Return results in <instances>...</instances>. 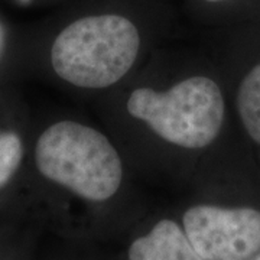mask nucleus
<instances>
[{
	"label": "nucleus",
	"instance_id": "6",
	"mask_svg": "<svg viewBox=\"0 0 260 260\" xmlns=\"http://www.w3.org/2000/svg\"><path fill=\"white\" fill-rule=\"evenodd\" d=\"M237 107L247 133L260 145V64L256 65L240 84Z\"/></svg>",
	"mask_w": 260,
	"mask_h": 260
},
{
	"label": "nucleus",
	"instance_id": "2",
	"mask_svg": "<svg viewBox=\"0 0 260 260\" xmlns=\"http://www.w3.org/2000/svg\"><path fill=\"white\" fill-rule=\"evenodd\" d=\"M35 159L48 179L91 201L117 192L123 167L106 136L75 121H58L38 139Z\"/></svg>",
	"mask_w": 260,
	"mask_h": 260
},
{
	"label": "nucleus",
	"instance_id": "8",
	"mask_svg": "<svg viewBox=\"0 0 260 260\" xmlns=\"http://www.w3.org/2000/svg\"><path fill=\"white\" fill-rule=\"evenodd\" d=\"M249 260H260V251H259V253H257V254H254L253 257H250V259H249Z\"/></svg>",
	"mask_w": 260,
	"mask_h": 260
},
{
	"label": "nucleus",
	"instance_id": "7",
	"mask_svg": "<svg viewBox=\"0 0 260 260\" xmlns=\"http://www.w3.org/2000/svg\"><path fill=\"white\" fill-rule=\"evenodd\" d=\"M23 155L22 142L16 133H0V188L5 185L20 165Z\"/></svg>",
	"mask_w": 260,
	"mask_h": 260
},
{
	"label": "nucleus",
	"instance_id": "4",
	"mask_svg": "<svg viewBox=\"0 0 260 260\" xmlns=\"http://www.w3.org/2000/svg\"><path fill=\"white\" fill-rule=\"evenodd\" d=\"M184 232L205 260H249L260 251V211L197 205L184 215Z\"/></svg>",
	"mask_w": 260,
	"mask_h": 260
},
{
	"label": "nucleus",
	"instance_id": "9",
	"mask_svg": "<svg viewBox=\"0 0 260 260\" xmlns=\"http://www.w3.org/2000/svg\"><path fill=\"white\" fill-rule=\"evenodd\" d=\"M0 45H2V32H0Z\"/></svg>",
	"mask_w": 260,
	"mask_h": 260
},
{
	"label": "nucleus",
	"instance_id": "5",
	"mask_svg": "<svg viewBox=\"0 0 260 260\" xmlns=\"http://www.w3.org/2000/svg\"><path fill=\"white\" fill-rule=\"evenodd\" d=\"M129 260H205L175 221L162 220L152 232L135 240Z\"/></svg>",
	"mask_w": 260,
	"mask_h": 260
},
{
	"label": "nucleus",
	"instance_id": "10",
	"mask_svg": "<svg viewBox=\"0 0 260 260\" xmlns=\"http://www.w3.org/2000/svg\"><path fill=\"white\" fill-rule=\"evenodd\" d=\"M207 2H220V0H207Z\"/></svg>",
	"mask_w": 260,
	"mask_h": 260
},
{
	"label": "nucleus",
	"instance_id": "3",
	"mask_svg": "<svg viewBox=\"0 0 260 260\" xmlns=\"http://www.w3.org/2000/svg\"><path fill=\"white\" fill-rule=\"evenodd\" d=\"M126 107L162 139L188 149L210 145L224 119L223 94L207 77L188 78L160 93L138 88L130 94Z\"/></svg>",
	"mask_w": 260,
	"mask_h": 260
},
{
	"label": "nucleus",
	"instance_id": "1",
	"mask_svg": "<svg viewBox=\"0 0 260 260\" xmlns=\"http://www.w3.org/2000/svg\"><path fill=\"white\" fill-rule=\"evenodd\" d=\"M139 32L129 19L100 15L75 20L56 37L51 61L62 80L104 88L129 73L139 52Z\"/></svg>",
	"mask_w": 260,
	"mask_h": 260
}]
</instances>
